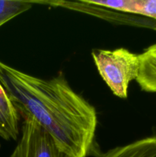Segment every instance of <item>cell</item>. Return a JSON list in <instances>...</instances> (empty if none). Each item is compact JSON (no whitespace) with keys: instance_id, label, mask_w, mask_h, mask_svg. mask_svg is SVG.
Instances as JSON below:
<instances>
[{"instance_id":"8","label":"cell","mask_w":156,"mask_h":157,"mask_svg":"<svg viewBox=\"0 0 156 157\" xmlns=\"http://www.w3.org/2000/svg\"><path fill=\"white\" fill-rule=\"evenodd\" d=\"M90 4L105 8L118 12L136 14V0H106V1H87Z\"/></svg>"},{"instance_id":"2","label":"cell","mask_w":156,"mask_h":157,"mask_svg":"<svg viewBox=\"0 0 156 157\" xmlns=\"http://www.w3.org/2000/svg\"><path fill=\"white\" fill-rule=\"evenodd\" d=\"M92 56L99 75L113 94L127 98L129 83L136 80L139 74V55L120 48L115 50L94 49Z\"/></svg>"},{"instance_id":"9","label":"cell","mask_w":156,"mask_h":157,"mask_svg":"<svg viewBox=\"0 0 156 157\" xmlns=\"http://www.w3.org/2000/svg\"><path fill=\"white\" fill-rule=\"evenodd\" d=\"M136 15L156 21V0H136Z\"/></svg>"},{"instance_id":"5","label":"cell","mask_w":156,"mask_h":157,"mask_svg":"<svg viewBox=\"0 0 156 157\" xmlns=\"http://www.w3.org/2000/svg\"><path fill=\"white\" fill-rule=\"evenodd\" d=\"M139 56V70L136 81L142 90L156 94V44L149 46Z\"/></svg>"},{"instance_id":"4","label":"cell","mask_w":156,"mask_h":157,"mask_svg":"<svg viewBox=\"0 0 156 157\" xmlns=\"http://www.w3.org/2000/svg\"><path fill=\"white\" fill-rule=\"evenodd\" d=\"M19 135V113L0 84V137L16 140Z\"/></svg>"},{"instance_id":"7","label":"cell","mask_w":156,"mask_h":157,"mask_svg":"<svg viewBox=\"0 0 156 157\" xmlns=\"http://www.w3.org/2000/svg\"><path fill=\"white\" fill-rule=\"evenodd\" d=\"M32 1L0 0V27L17 15L32 7Z\"/></svg>"},{"instance_id":"6","label":"cell","mask_w":156,"mask_h":157,"mask_svg":"<svg viewBox=\"0 0 156 157\" xmlns=\"http://www.w3.org/2000/svg\"><path fill=\"white\" fill-rule=\"evenodd\" d=\"M99 157H156V136L115 147Z\"/></svg>"},{"instance_id":"3","label":"cell","mask_w":156,"mask_h":157,"mask_svg":"<svg viewBox=\"0 0 156 157\" xmlns=\"http://www.w3.org/2000/svg\"><path fill=\"white\" fill-rule=\"evenodd\" d=\"M21 137L9 157H72L31 115H24Z\"/></svg>"},{"instance_id":"1","label":"cell","mask_w":156,"mask_h":157,"mask_svg":"<svg viewBox=\"0 0 156 157\" xmlns=\"http://www.w3.org/2000/svg\"><path fill=\"white\" fill-rule=\"evenodd\" d=\"M0 84L18 113L33 117L72 157H86L97 127L95 107L63 75L43 79L0 61Z\"/></svg>"}]
</instances>
